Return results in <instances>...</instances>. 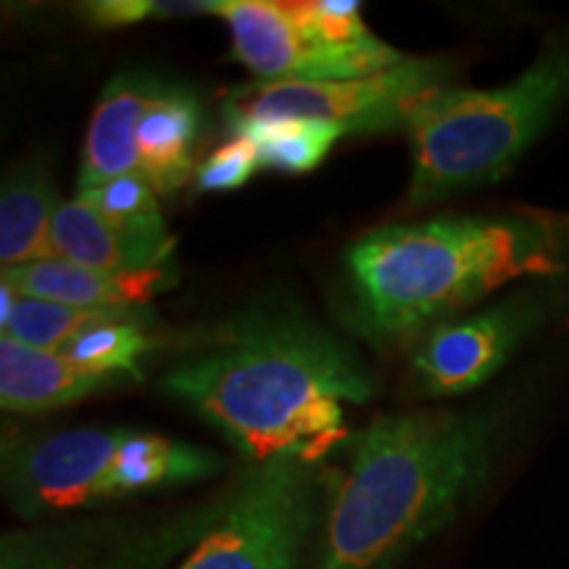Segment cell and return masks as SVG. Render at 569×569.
I'll use <instances>...</instances> for the list:
<instances>
[{
  "mask_svg": "<svg viewBox=\"0 0 569 569\" xmlns=\"http://www.w3.org/2000/svg\"><path fill=\"white\" fill-rule=\"evenodd\" d=\"M522 372L453 409L375 419L336 480L315 569H398L486 493L543 401Z\"/></svg>",
  "mask_w": 569,
  "mask_h": 569,
  "instance_id": "6da1fadb",
  "label": "cell"
},
{
  "mask_svg": "<svg viewBox=\"0 0 569 569\" xmlns=\"http://www.w3.org/2000/svg\"><path fill=\"white\" fill-rule=\"evenodd\" d=\"M163 388L222 432L240 457L322 461L343 440V407L377 386L359 353L293 311H251L198 346Z\"/></svg>",
  "mask_w": 569,
  "mask_h": 569,
  "instance_id": "7a4b0ae2",
  "label": "cell"
},
{
  "mask_svg": "<svg viewBox=\"0 0 569 569\" xmlns=\"http://www.w3.org/2000/svg\"><path fill=\"white\" fill-rule=\"evenodd\" d=\"M346 274L343 322L356 336H427L517 284L569 277V209L515 206L377 227L348 246Z\"/></svg>",
  "mask_w": 569,
  "mask_h": 569,
  "instance_id": "3957f363",
  "label": "cell"
},
{
  "mask_svg": "<svg viewBox=\"0 0 569 569\" xmlns=\"http://www.w3.org/2000/svg\"><path fill=\"white\" fill-rule=\"evenodd\" d=\"M569 113V19L546 34L528 67L493 88L451 84L411 111V206L490 188Z\"/></svg>",
  "mask_w": 569,
  "mask_h": 569,
  "instance_id": "277c9868",
  "label": "cell"
},
{
  "mask_svg": "<svg viewBox=\"0 0 569 569\" xmlns=\"http://www.w3.org/2000/svg\"><path fill=\"white\" fill-rule=\"evenodd\" d=\"M224 467L209 448L127 427L6 436L0 448L3 498L21 519L61 517L148 490L190 486Z\"/></svg>",
  "mask_w": 569,
  "mask_h": 569,
  "instance_id": "5b68a950",
  "label": "cell"
},
{
  "mask_svg": "<svg viewBox=\"0 0 569 569\" xmlns=\"http://www.w3.org/2000/svg\"><path fill=\"white\" fill-rule=\"evenodd\" d=\"M569 330V277H543L507 290L422 336L415 386L427 398L488 388L528 348Z\"/></svg>",
  "mask_w": 569,
  "mask_h": 569,
  "instance_id": "8992f818",
  "label": "cell"
},
{
  "mask_svg": "<svg viewBox=\"0 0 569 569\" xmlns=\"http://www.w3.org/2000/svg\"><path fill=\"white\" fill-rule=\"evenodd\" d=\"M332 486L330 472L303 457L251 465L234 480L222 519L177 569H296L325 522Z\"/></svg>",
  "mask_w": 569,
  "mask_h": 569,
  "instance_id": "52a82bcc",
  "label": "cell"
},
{
  "mask_svg": "<svg viewBox=\"0 0 569 569\" xmlns=\"http://www.w3.org/2000/svg\"><path fill=\"white\" fill-rule=\"evenodd\" d=\"M234 496V480L188 507L42 522L0 538V569H167L184 559Z\"/></svg>",
  "mask_w": 569,
  "mask_h": 569,
  "instance_id": "ba28073f",
  "label": "cell"
},
{
  "mask_svg": "<svg viewBox=\"0 0 569 569\" xmlns=\"http://www.w3.org/2000/svg\"><path fill=\"white\" fill-rule=\"evenodd\" d=\"M453 80L457 63L451 59H407L356 80L253 82L230 92L224 119L232 132L280 119H317L343 127L346 134L388 132L407 127L411 111Z\"/></svg>",
  "mask_w": 569,
  "mask_h": 569,
  "instance_id": "9c48e42d",
  "label": "cell"
},
{
  "mask_svg": "<svg viewBox=\"0 0 569 569\" xmlns=\"http://www.w3.org/2000/svg\"><path fill=\"white\" fill-rule=\"evenodd\" d=\"M217 17L230 24L232 53L259 82H336L369 77L407 61L388 42L372 51H343L309 38L272 0H222Z\"/></svg>",
  "mask_w": 569,
  "mask_h": 569,
  "instance_id": "30bf717a",
  "label": "cell"
},
{
  "mask_svg": "<svg viewBox=\"0 0 569 569\" xmlns=\"http://www.w3.org/2000/svg\"><path fill=\"white\" fill-rule=\"evenodd\" d=\"M174 261L142 272H103L71 264L67 259L38 261L3 269V280L17 296L80 309H146L161 290L177 284Z\"/></svg>",
  "mask_w": 569,
  "mask_h": 569,
  "instance_id": "8fae6325",
  "label": "cell"
},
{
  "mask_svg": "<svg viewBox=\"0 0 569 569\" xmlns=\"http://www.w3.org/2000/svg\"><path fill=\"white\" fill-rule=\"evenodd\" d=\"M134 382L127 375L88 369L59 351L0 338V407L17 415L63 409Z\"/></svg>",
  "mask_w": 569,
  "mask_h": 569,
  "instance_id": "7c38bea8",
  "label": "cell"
},
{
  "mask_svg": "<svg viewBox=\"0 0 569 569\" xmlns=\"http://www.w3.org/2000/svg\"><path fill=\"white\" fill-rule=\"evenodd\" d=\"M163 80L146 74H117L106 84L92 111L80 167V193L119 177L138 174V127Z\"/></svg>",
  "mask_w": 569,
  "mask_h": 569,
  "instance_id": "4fadbf2b",
  "label": "cell"
},
{
  "mask_svg": "<svg viewBox=\"0 0 569 569\" xmlns=\"http://www.w3.org/2000/svg\"><path fill=\"white\" fill-rule=\"evenodd\" d=\"M51 169L40 156L13 163L0 184V264L17 269L59 259L53 219L59 211Z\"/></svg>",
  "mask_w": 569,
  "mask_h": 569,
  "instance_id": "5bb4252c",
  "label": "cell"
},
{
  "mask_svg": "<svg viewBox=\"0 0 569 569\" xmlns=\"http://www.w3.org/2000/svg\"><path fill=\"white\" fill-rule=\"evenodd\" d=\"M201 132V103L190 90L163 82L138 127V174L169 196L193 177L196 142ZM196 180V177H193Z\"/></svg>",
  "mask_w": 569,
  "mask_h": 569,
  "instance_id": "9a60e30c",
  "label": "cell"
},
{
  "mask_svg": "<svg viewBox=\"0 0 569 569\" xmlns=\"http://www.w3.org/2000/svg\"><path fill=\"white\" fill-rule=\"evenodd\" d=\"M53 243L59 259L103 272H142L172 261V253L156 251L113 230L82 196L61 201L53 219Z\"/></svg>",
  "mask_w": 569,
  "mask_h": 569,
  "instance_id": "2e32d148",
  "label": "cell"
},
{
  "mask_svg": "<svg viewBox=\"0 0 569 569\" xmlns=\"http://www.w3.org/2000/svg\"><path fill=\"white\" fill-rule=\"evenodd\" d=\"M146 309H80V306L38 301V298L17 296V306L9 325L3 327V338L17 343L42 348V351H63L71 340L96 327L122 322V319L146 315Z\"/></svg>",
  "mask_w": 569,
  "mask_h": 569,
  "instance_id": "e0dca14e",
  "label": "cell"
},
{
  "mask_svg": "<svg viewBox=\"0 0 569 569\" xmlns=\"http://www.w3.org/2000/svg\"><path fill=\"white\" fill-rule=\"evenodd\" d=\"M234 134L253 142L264 169L306 174L327 159L346 130L330 122H317V119H280V122L248 124Z\"/></svg>",
  "mask_w": 569,
  "mask_h": 569,
  "instance_id": "ac0fdd59",
  "label": "cell"
},
{
  "mask_svg": "<svg viewBox=\"0 0 569 569\" xmlns=\"http://www.w3.org/2000/svg\"><path fill=\"white\" fill-rule=\"evenodd\" d=\"M80 196L101 211V217L113 230L127 234L130 240H138V243L163 253L174 251V238L169 234L167 222L161 217L156 190L140 174L119 177V180H111Z\"/></svg>",
  "mask_w": 569,
  "mask_h": 569,
  "instance_id": "d6986e66",
  "label": "cell"
},
{
  "mask_svg": "<svg viewBox=\"0 0 569 569\" xmlns=\"http://www.w3.org/2000/svg\"><path fill=\"white\" fill-rule=\"evenodd\" d=\"M151 319V311H146V315L122 319V322L96 327V330L71 340V343L59 353L69 356L77 365L98 369V372L127 375L132 377V380H140L142 356L151 353L156 343H159V340L148 332Z\"/></svg>",
  "mask_w": 569,
  "mask_h": 569,
  "instance_id": "ffe728a7",
  "label": "cell"
},
{
  "mask_svg": "<svg viewBox=\"0 0 569 569\" xmlns=\"http://www.w3.org/2000/svg\"><path fill=\"white\" fill-rule=\"evenodd\" d=\"M288 19L309 38L330 48L343 51H372L382 40L369 32L361 19V6L348 0H301V3H282Z\"/></svg>",
  "mask_w": 569,
  "mask_h": 569,
  "instance_id": "44dd1931",
  "label": "cell"
},
{
  "mask_svg": "<svg viewBox=\"0 0 569 569\" xmlns=\"http://www.w3.org/2000/svg\"><path fill=\"white\" fill-rule=\"evenodd\" d=\"M222 0H98L80 6V13L98 30H117L148 19H177L219 13Z\"/></svg>",
  "mask_w": 569,
  "mask_h": 569,
  "instance_id": "7402d4cb",
  "label": "cell"
},
{
  "mask_svg": "<svg viewBox=\"0 0 569 569\" xmlns=\"http://www.w3.org/2000/svg\"><path fill=\"white\" fill-rule=\"evenodd\" d=\"M261 167L259 151L248 138H234L217 148L196 172V193H219V190L243 188L256 169Z\"/></svg>",
  "mask_w": 569,
  "mask_h": 569,
  "instance_id": "603a6c76",
  "label": "cell"
}]
</instances>
